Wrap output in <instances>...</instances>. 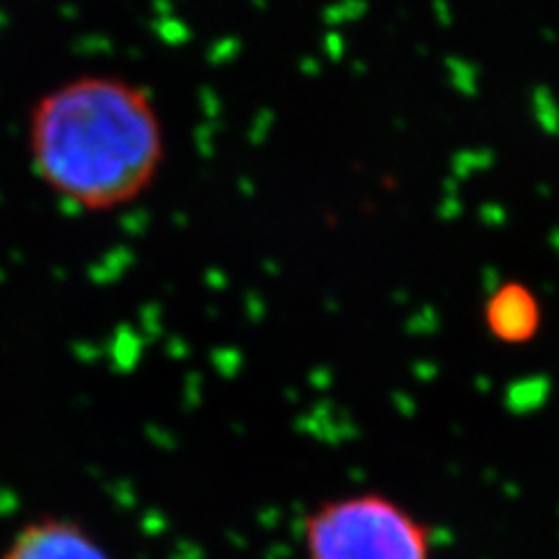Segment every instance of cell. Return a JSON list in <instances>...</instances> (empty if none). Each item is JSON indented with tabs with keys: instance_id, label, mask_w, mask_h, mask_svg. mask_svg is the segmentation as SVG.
Returning a JSON list of instances; mask_svg holds the SVG:
<instances>
[{
	"instance_id": "3957f363",
	"label": "cell",
	"mask_w": 559,
	"mask_h": 559,
	"mask_svg": "<svg viewBox=\"0 0 559 559\" xmlns=\"http://www.w3.org/2000/svg\"><path fill=\"white\" fill-rule=\"evenodd\" d=\"M0 559H112L80 522L43 515L16 532Z\"/></svg>"
},
{
	"instance_id": "6da1fadb",
	"label": "cell",
	"mask_w": 559,
	"mask_h": 559,
	"mask_svg": "<svg viewBox=\"0 0 559 559\" xmlns=\"http://www.w3.org/2000/svg\"><path fill=\"white\" fill-rule=\"evenodd\" d=\"M26 138L40 182L86 213L138 201L166 156L152 96L119 75H80L45 92L31 108Z\"/></svg>"
},
{
	"instance_id": "277c9868",
	"label": "cell",
	"mask_w": 559,
	"mask_h": 559,
	"mask_svg": "<svg viewBox=\"0 0 559 559\" xmlns=\"http://www.w3.org/2000/svg\"><path fill=\"white\" fill-rule=\"evenodd\" d=\"M485 326L501 343H530L540 329L536 294L522 283L499 285L485 304Z\"/></svg>"
},
{
	"instance_id": "7a4b0ae2",
	"label": "cell",
	"mask_w": 559,
	"mask_h": 559,
	"mask_svg": "<svg viewBox=\"0 0 559 559\" xmlns=\"http://www.w3.org/2000/svg\"><path fill=\"white\" fill-rule=\"evenodd\" d=\"M304 540L308 559H431L427 524L380 492L314 506L304 524Z\"/></svg>"
}]
</instances>
